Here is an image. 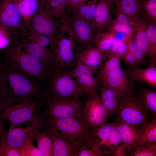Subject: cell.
Instances as JSON below:
<instances>
[{
  "instance_id": "cell-12",
  "label": "cell",
  "mask_w": 156,
  "mask_h": 156,
  "mask_svg": "<svg viewBox=\"0 0 156 156\" xmlns=\"http://www.w3.org/2000/svg\"><path fill=\"white\" fill-rule=\"evenodd\" d=\"M61 20L55 17L47 7L39 10L31 18L27 27L41 34L57 36L60 32Z\"/></svg>"
},
{
  "instance_id": "cell-52",
  "label": "cell",
  "mask_w": 156,
  "mask_h": 156,
  "mask_svg": "<svg viewBox=\"0 0 156 156\" xmlns=\"http://www.w3.org/2000/svg\"><path fill=\"white\" fill-rule=\"evenodd\" d=\"M106 2L108 3L110 5L113 6V4L114 3H115V1L116 0H104Z\"/></svg>"
},
{
  "instance_id": "cell-16",
  "label": "cell",
  "mask_w": 156,
  "mask_h": 156,
  "mask_svg": "<svg viewBox=\"0 0 156 156\" xmlns=\"http://www.w3.org/2000/svg\"><path fill=\"white\" fill-rule=\"evenodd\" d=\"M42 130L53 142L54 156H77L78 150L58 130L47 125Z\"/></svg>"
},
{
  "instance_id": "cell-4",
  "label": "cell",
  "mask_w": 156,
  "mask_h": 156,
  "mask_svg": "<svg viewBox=\"0 0 156 156\" xmlns=\"http://www.w3.org/2000/svg\"><path fill=\"white\" fill-rule=\"evenodd\" d=\"M134 86H131L120 93L114 114L116 118L138 128L148 121L149 118L136 97Z\"/></svg>"
},
{
  "instance_id": "cell-41",
  "label": "cell",
  "mask_w": 156,
  "mask_h": 156,
  "mask_svg": "<svg viewBox=\"0 0 156 156\" xmlns=\"http://www.w3.org/2000/svg\"><path fill=\"white\" fill-rule=\"evenodd\" d=\"M0 156H20L17 149L8 144L5 134L0 136Z\"/></svg>"
},
{
  "instance_id": "cell-54",
  "label": "cell",
  "mask_w": 156,
  "mask_h": 156,
  "mask_svg": "<svg viewBox=\"0 0 156 156\" xmlns=\"http://www.w3.org/2000/svg\"><path fill=\"white\" fill-rule=\"evenodd\" d=\"M0 65H2L3 64H2V63L0 61Z\"/></svg>"
},
{
  "instance_id": "cell-40",
  "label": "cell",
  "mask_w": 156,
  "mask_h": 156,
  "mask_svg": "<svg viewBox=\"0 0 156 156\" xmlns=\"http://www.w3.org/2000/svg\"><path fill=\"white\" fill-rule=\"evenodd\" d=\"M142 4L145 18L156 23V0H142Z\"/></svg>"
},
{
  "instance_id": "cell-14",
  "label": "cell",
  "mask_w": 156,
  "mask_h": 156,
  "mask_svg": "<svg viewBox=\"0 0 156 156\" xmlns=\"http://www.w3.org/2000/svg\"><path fill=\"white\" fill-rule=\"evenodd\" d=\"M72 77L76 80L85 95L97 91L101 83L99 75L95 77V73L87 67L77 61L69 70Z\"/></svg>"
},
{
  "instance_id": "cell-50",
  "label": "cell",
  "mask_w": 156,
  "mask_h": 156,
  "mask_svg": "<svg viewBox=\"0 0 156 156\" xmlns=\"http://www.w3.org/2000/svg\"><path fill=\"white\" fill-rule=\"evenodd\" d=\"M114 33L115 39L118 41L127 42L130 39L125 33L120 32Z\"/></svg>"
},
{
  "instance_id": "cell-48",
  "label": "cell",
  "mask_w": 156,
  "mask_h": 156,
  "mask_svg": "<svg viewBox=\"0 0 156 156\" xmlns=\"http://www.w3.org/2000/svg\"><path fill=\"white\" fill-rule=\"evenodd\" d=\"M114 20L120 23L131 26L133 27L135 22L124 14L115 10V16Z\"/></svg>"
},
{
  "instance_id": "cell-7",
  "label": "cell",
  "mask_w": 156,
  "mask_h": 156,
  "mask_svg": "<svg viewBox=\"0 0 156 156\" xmlns=\"http://www.w3.org/2000/svg\"><path fill=\"white\" fill-rule=\"evenodd\" d=\"M68 32L69 38L77 43L79 48L83 49L91 45H94L95 35L90 23L74 15L65 12L61 18L60 31Z\"/></svg>"
},
{
  "instance_id": "cell-2",
  "label": "cell",
  "mask_w": 156,
  "mask_h": 156,
  "mask_svg": "<svg viewBox=\"0 0 156 156\" xmlns=\"http://www.w3.org/2000/svg\"><path fill=\"white\" fill-rule=\"evenodd\" d=\"M1 68L11 96L44 100L46 90L40 81L11 66L3 64Z\"/></svg>"
},
{
  "instance_id": "cell-22",
  "label": "cell",
  "mask_w": 156,
  "mask_h": 156,
  "mask_svg": "<svg viewBox=\"0 0 156 156\" xmlns=\"http://www.w3.org/2000/svg\"><path fill=\"white\" fill-rule=\"evenodd\" d=\"M116 125L127 154L130 153L137 145L139 137L138 127L116 118Z\"/></svg>"
},
{
  "instance_id": "cell-17",
  "label": "cell",
  "mask_w": 156,
  "mask_h": 156,
  "mask_svg": "<svg viewBox=\"0 0 156 156\" xmlns=\"http://www.w3.org/2000/svg\"><path fill=\"white\" fill-rule=\"evenodd\" d=\"M113 6L104 0H98L95 15L93 20L90 23L95 35L106 30L113 21Z\"/></svg>"
},
{
  "instance_id": "cell-47",
  "label": "cell",
  "mask_w": 156,
  "mask_h": 156,
  "mask_svg": "<svg viewBox=\"0 0 156 156\" xmlns=\"http://www.w3.org/2000/svg\"><path fill=\"white\" fill-rule=\"evenodd\" d=\"M12 37L4 27L0 25V49L6 48L9 44Z\"/></svg>"
},
{
  "instance_id": "cell-3",
  "label": "cell",
  "mask_w": 156,
  "mask_h": 156,
  "mask_svg": "<svg viewBox=\"0 0 156 156\" xmlns=\"http://www.w3.org/2000/svg\"><path fill=\"white\" fill-rule=\"evenodd\" d=\"M42 101L30 97L17 98L10 96L3 102L0 109V120L3 124L10 122L8 129L20 124L32 120L40 112Z\"/></svg>"
},
{
  "instance_id": "cell-28",
  "label": "cell",
  "mask_w": 156,
  "mask_h": 156,
  "mask_svg": "<svg viewBox=\"0 0 156 156\" xmlns=\"http://www.w3.org/2000/svg\"><path fill=\"white\" fill-rule=\"evenodd\" d=\"M109 140L110 155L127 156L121 136L115 120Z\"/></svg>"
},
{
  "instance_id": "cell-24",
  "label": "cell",
  "mask_w": 156,
  "mask_h": 156,
  "mask_svg": "<svg viewBox=\"0 0 156 156\" xmlns=\"http://www.w3.org/2000/svg\"><path fill=\"white\" fill-rule=\"evenodd\" d=\"M149 20L146 18H140L136 21L133 27V41L139 48L149 57L150 50L146 32V28Z\"/></svg>"
},
{
  "instance_id": "cell-18",
  "label": "cell",
  "mask_w": 156,
  "mask_h": 156,
  "mask_svg": "<svg viewBox=\"0 0 156 156\" xmlns=\"http://www.w3.org/2000/svg\"><path fill=\"white\" fill-rule=\"evenodd\" d=\"M77 62L85 65L95 73L102 63L104 58V52L93 45L83 49L79 48L76 51Z\"/></svg>"
},
{
  "instance_id": "cell-13",
  "label": "cell",
  "mask_w": 156,
  "mask_h": 156,
  "mask_svg": "<svg viewBox=\"0 0 156 156\" xmlns=\"http://www.w3.org/2000/svg\"><path fill=\"white\" fill-rule=\"evenodd\" d=\"M33 120L31 125H28L26 128L16 127L8 129L5 136L10 146L16 148L23 144L28 136L31 137L33 139L36 132L44 129L47 125V118L44 114H38Z\"/></svg>"
},
{
  "instance_id": "cell-19",
  "label": "cell",
  "mask_w": 156,
  "mask_h": 156,
  "mask_svg": "<svg viewBox=\"0 0 156 156\" xmlns=\"http://www.w3.org/2000/svg\"><path fill=\"white\" fill-rule=\"evenodd\" d=\"M26 37L20 38L23 49L44 63L50 70L53 68L54 67V60L50 50L37 42L27 39Z\"/></svg>"
},
{
  "instance_id": "cell-8",
  "label": "cell",
  "mask_w": 156,
  "mask_h": 156,
  "mask_svg": "<svg viewBox=\"0 0 156 156\" xmlns=\"http://www.w3.org/2000/svg\"><path fill=\"white\" fill-rule=\"evenodd\" d=\"M0 25L12 38L27 36L28 28L18 6L13 0H0Z\"/></svg>"
},
{
  "instance_id": "cell-25",
  "label": "cell",
  "mask_w": 156,
  "mask_h": 156,
  "mask_svg": "<svg viewBox=\"0 0 156 156\" xmlns=\"http://www.w3.org/2000/svg\"><path fill=\"white\" fill-rule=\"evenodd\" d=\"M19 9L27 26L31 18L40 10L48 7L46 0H13Z\"/></svg>"
},
{
  "instance_id": "cell-26",
  "label": "cell",
  "mask_w": 156,
  "mask_h": 156,
  "mask_svg": "<svg viewBox=\"0 0 156 156\" xmlns=\"http://www.w3.org/2000/svg\"><path fill=\"white\" fill-rule=\"evenodd\" d=\"M100 97L109 117L114 114L120 98V93L109 87L101 86Z\"/></svg>"
},
{
  "instance_id": "cell-35",
  "label": "cell",
  "mask_w": 156,
  "mask_h": 156,
  "mask_svg": "<svg viewBox=\"0 0 156 156\" xmlns=\"http://www.w3.org/2000/svg\"><path fill=\"white\" fill-rule=\"evenodd\" d=\"M129 156H156V142H146L137 145Z\"/></svg>"
},
{
  "instance_id": "cell-29",
  "label": "cell",
  "mask_w": 156,
  "mask_h": 156,
  "mask_svg": "<svg viewBox=\"0 0 156 156\" xmlns=\"http://www.w3.org/2000/svg\"><path fill=\"white\" fill-rule=\"evenodd\" d=\"M138 129L139 137L137 146L144 143L156 142V118L138 127Z\"/></svg>"
},
{
  "instance_id": "cell-39",
  "label": "cell",
  "mask_w": 156,
  "mask_h": 156,
  "mask_svg": "<svg viewBox=\"0 0 156 156\" xmlns=\"http://www.w3.org/2000/svg\"><path fill=\"white\" fill-rule=\"evenodd\" d=\"M106 30L114 33L120 32L125 33L130 39L133 38L134 33L133 27L118 23L114 19Z\"/></svg>"
},
{
  "instance_id": "cell-44",
  "label": "cell",
  "mask_w": 156,
  "mask_h": 156,
  "mask_svg": "<svg viewBox=\"0 0 156 156\" xmlns=\"http://www.w3.org/2000/svg\"><path fill=\"white\" fill-rule=\"evenodd\" d=\"M10 96L7 80L2 74L0 76V109L5 101Z\"/></svg>"
},
{
  "instance_id": "cell-30",
  "label": "cell",
  "mask_w": 156,
  "mask_h": 156,
  "mask_svg": "<svg viewBox=\"0 0 156 156\" xmlns=\"http://www.w3.org/2000/svg\"><path fill=\"white\" fill-rule=\"evenodd\" d=\"M104 60L99 66L101 81L115 69L121 67L120 59L109 51L104 52Z\"/></svg>"
},
{
  "instance_id": "cell-45",
  "label": "cell",
  "mask_w": 156,
  "mask_h": 156,
  "mask_svg": "<svg viewBox=\"0 0 156 156\" xmlns=\"http://www.w3.org/2000/svg\"><path fill=\"white\" fill-rule=\"evenodd\" d=\"M120 60L131 68L137 67L142 64L133 54L128 51L121 56Z\"/></svg>"
},
{
  "instance_id": "cell-23",
  "label": "cell",
  "mask_w": 156,
  "mask_h": 156,
  "mask_svg": "<svg viewBox=\"0 0 156 156\" xmlns=\"http://www.w3.org/2000/svg\"><path fill=\"white\" fill-rule=\"evenodd\" d=\"M142 0H116L115 10L125 14L134 22L145 17L142 8Z\"/></svg>"
},
{
  "instance_id": "cell-38",
  "label": "cell",
  "mask_w": 156,
  "mask_h": 156,
  "mask_svg": "<svg viewBox=\"0 0 156 156\" xmlns=\"http://www.w3.org/2000/svg\"><path fill=\"white\" fill-rule=\"evenodd\" d=\"M52 14L61 19L65 14V8L67 0H46Z\"/></svg>"
},
{
  "instance_id": "cell-21",
  "label": "cell",
  "mask_w": 156,
  "mask_h": 156,
  "mask_svg": "<svg viewBox=\"0 0 156 156\" xmlns=\"http://www.w3.org/2000/svg\"><path fill=\"white\" fill-rule=\"evenodd\" d=\"M101 86L111 88L120 93L132 85V82L125 70L121 67L112 71L104 79L101 81Z\"/></svg>"
},
{
  "instance_id": "cell-11",
  "label": "cell",
  "mask_w": 156,
  "mask_h": 156,
  "mask_svg": "<svg viewBox=\"0 0 156 156\" xmlns=\"http://www.w3.org/2000/svg\"><path fill=\"white\" fill-rule=\"evenodd\" d=\"M88 96L83 103V115L90 128L93 129L106 122L109 117L97 91Z\"/></svg>"
},
{
  "instance_id": "cell-1",
  "label": "cell",
  "mask_w": 156,
  "mask_h": 156,
  "mask_svg": "<svg viewBox=\"0 0 156 156\" xmlns=\"http://www.w3.org/2000/svg\"><path fill=\"white\" fill-rule=\"evenodd\" d=\"M4 49L5 64L12 66L40 81H48L50 69L23 49L20 38H12Z\"/></svg>"
},
{
  "instance_id": "cell-37",
  "label": "cell",
  "mask_w": 156,
  "mask_h": 156,
  "mask_svg": "<svg viewBox=\"0 0 156 156\" xmlns=\"http://www.w3.org/2000/svg\"><path fill=\"white\" fill-rule=\"evenodd\" d=\"M28 31L26 38L37 42L44 47H47L48 45L51 46L56 39L57 36L41 34L29 28H28Z\"/></svg>"
},
{
  "instance_id": "cell-51",
  "label": "cell",
  "mask_w": 156,
  "mask_h": 156,
  "mask_svg": "<svg viewBox=\"0 0 156 156\" xmlns=\"http://www.w3.org/2000/svg\"><path fill=\"white\" fill-rule=\"evenodd\" d=\"M5 133L3 124L2 123L0 120V136L4 134Z\"/></svg>"
},
{
  "instance_id": "cell-42",
  "label": "cell",
  "mask_w": 156,
  "mask_h": 156,
  "mask_svg": "<svg viewBox=\"0 0 156 156\" xmlns=\"http://www.w3.org/2000/svg\"><path fill=\"white\" fill-rule=\"evenodd\" d=\"M127 42L118 41L114 39L110 49L109 51L120 59L121 56L128 51Z\"/></svg>"
},
{
  "instance_id": "cell-31",
  "label": "cell",
  "mask_w": 156,
  "mask_h": 156,
  "mask_svg": "<svg viewBox=\"0 0 156 156\" xmlns=\"http://www.w3.org/2000/svg\"><path fill=\"white\" fill-rule=\"evenodd\" d=\"M33 139L36 140L37 147L41 152L42 156H53V142L42 129L36 132Z\"/></svg>"
},
{
  "instance_id": "cell-10",
  "label": "cell",
  "mask_w": 156,
  "mask_h": 156,
  "mask_svg": "<svg viewBox=\"0 0 156 156\" xmlns=\"http://www.w3.org/2000/svg\"><path fill=\"white\" fill-rule=\"evenodd\" d=\"M74 46L72 40L66 38L64 32L60 31L50 49L53 57L54 68L68 70L76 62L77 56L73 51Z\"/></svg>"
},
{
  "instance_id": "cell-49",
  "label": "cell",
  "mask_w": 156,
  "mask_h": 156,
  "mask_svg": "<svg viewBox=\"0 0 156 156\" xmlns=\"http://www.w3.org/2000/svg\"><path fill=\"white\" fill-rule=\"evenodd\" d=\"M88 0H67L65 11L67 13H71L77 8L84 4Z\"/></svg>"
},
{
  "instance_id": "cell-43",
  "label": "cell",
  "mask_w": 156,
  "mask_h": 156,
  "mask_svg": "<svg viewBox=\"0 0 156 156\" xmlns=\"http://www.w3.org/2000/svg\"><path fill=\"white\" fill-rule=\"evenodd\" d=\"M128 45V51L133 54L142 63L146 60V56L144 53L139 48L132 39H130L127 42Z\"/></svg>"
},
{
  "instance_id": "cell-6",
  "label": "cell",
  "mask_w": 156,
  "mask_h": 156,
  "mask_svg": "<svg viewBox=\"0 0 156 156\" xmlns=\"http://www.w3.org/2000/svg\"><path fill=\"white\" fill-rule=\"evenodd\" d=\"M47 81V94L79 99L86 95L68 70L52 68Z\"/></svg>"
},
{
  "instance_id": "cell-36",
  "label": "cell",
  "mask_w": 156,
  "mask_h": 156,
  "mask_svg": "<svg viewBox=\"0 0 156 156\" xmlns=\"http://www.w3.org/2000/svg\"><path fill=\"white\" fill-rule=\"evenodd\" d=\"M31 137L28 136L25 142L16 148L20 156H42V154L33 143Z\"/></svg>"
},
{
  "instance_id": "cell-27",
  "label": "cell",
  "mask_w": 156,
  "mask_h": 156,
  "mask_svg": "<svg viewBox=\"0 0 156 156\" xmlns=\"http://www.w3.org/2000/svg\"><path fill=\"white\" fill-rule=\"evenodd\" d=\"M136 94L149 118H152V119L156 118V90L143 88L139 90Z\"/></svg>"
},
{
  "instance_id": "cell-53",
  "label": "cell",
  "mask_w": 156,
  "mask_h": 156,
  "mask_svg": "<svg viewBox=\"0 0 156 156\" xmlns=\"http://www.w3.org/2000/svg\"><path fill=\"white\" fill-rule=\"evenodd\" d=\"M2 65L0 64V76L1 75H2V72L1 69V67Z\"/></svg>"
},
{
  "instance_id": "cell-15",
  "label": "cell",
  "mask_w": 156,
  "mask_h": 156,
  "mask_svg": "<svg viewBox=\"0 0 156 156\" xmlns=\"http://www.w3.org/2000/svg\"><path fill=\"white\" fill-rule=\"evenodd\" d=\"M114 124L105 122L91 131L84 144L102 152L104 155L110 154L109 140Z\"/></svg>"
},
{
  "instance_id": "cell-9",
  "label": "cell",
  "mask_w": 156,
  "mask_h": 156,
  "mask_svg": "<svg viewBox=\"0 0 156 156\" xmlns=\"http://www.w3.org/2000/svg\"><path fill=\"white\" fill-rule=\"evenodd\" d=\"M44 100L47 104V108L46 113L49 118H61L83 117V103L80 99L46 94Z\"/></svg>"
},
{
  "instance_id": "cell-32",
  "label": "cell",
  "mask_w": 156,
  "mask_h": 156,
  "mask_svg": "<svg viewBox=\"0 0 156 156\" xmlns=\"http://www.w3.org/2000/svg\"><path fill=\"white\" fill-rule=\"evenodd\" d=\"M97 1L98 0H88L87 4L82 5L73 12L69 13L90 23L95 15Z\"/></svg>"
},
{
  "instance_id": "cell-34",
  "label": "cell",
  "mask_w": 156,
  "mask_h": 156,
  "mask_svg": "<svg viewBox=\"0 0 156 156\" xmlns=\"http://www.w3.org/2000/svg\"><path fill=\"white\" fill-rule=\"evenodd\" d=\"M150 50V62H156V23L149 21L146 28Z\"/></svg>"
},
{
  "instance_id": "cell-46",
  "label": "cell",
  "mask_w": 156,
  "mask_h": 156,
  "mask_svg": "<svg viewBox=\"0 0 156 156\" xmlns=\"http://www.w3.org/2000/svg\"><path fill=\"white\" fill-rule=\"evenodd\" d=\"M104 155L100 151L83 144L79 149L77 156H99Z\"/></svg>"
},
{
  "instance_id": "cell-20",
  "label": "cell",
  "mask_w": 156,
  "mask_h": 156,
  "mask_svg": "<svg viewBox=\"0 0 156 156\" xmlns=\"http://www.w3.org/2000/svg\"><path fill=\"white\" fill-rule=\"evenodd\" d=\"M125 70L132 82L138 81L155 90L156 88V62H150L149 65L146 68L129 67Z\"/></svg>"
},
{
  "instance_id": "cell-33",
  "label": "cell",
  "mask_w": 156,
  "mask_h": 156,
  "mask_svg": "<svg viewBox=\"0 0 156 156\" xmlns=\"http://www.w3.org/2000/svg\"><path fill=\"white\" fill-rule=\"evenodd\" d=\"M114 39V33L106 30L103 31L95 35L94 45L103 52L108 51L110 49Z\"/></svg>"
},
{
  "instance_id": "cell-5",
  "label": "cell",
  "mask_w": 156,
  "mask_h": 156,
  "mask_svg": "<svg viewBox=\"0 0 156 156\" xmlns=\"http://www.w3.org/2000/svg\"><path fill=\"white\" fill-rule=\"evenodd\" d=\"M47 125L61 132L78 151L83 144L90 131L83 117L47 119Z\"/></svg>"
}]
</instances>
